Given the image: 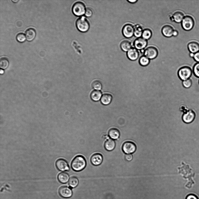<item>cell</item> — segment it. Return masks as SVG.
I'll use <instances>...</instances> for the list:
<instances>
[{"label":"cell","mask_w":199,"mask_h":199,"mask_svg":"<svg viewBox=\"0 0 199 199\" xmlns=\"http://www.w3.org/2000/svg\"><path fill=\"white\" fill-rule=\"evenodd\" d=\"M147 44V40L142 37L137 38L134 40L133 45L134 48L137 50H143Z\"/></svg>","instance_id":"obj_10"},{"label":"cell","mask_w":199,"mask_h":199,"mask_svg":"<svg viewBox=\"0 0 199 199\" xmlns=\"http://www.w3.org/2000/svg\"><path fill=\"white\" fill-rule=\"evenodd\" d=\"M68 175L65 172H62L60 173L58 176V179L59 181L62 183H65L67 182L69 179Z\"/></svg>","instance_id":"obj_22"},{"label":"cell","mask_w":199,"mask_h":199,"mask_svg":"<svg viewBox=\"0 0 199 199\" xmlns=\"http://www.w3.org/2000/svg\"><path fill=\"white\" fill-rule=\"evenodd\" d=\"M193 58L195 61L199 62V51L194 54Z\"/></svg>","instance_id":"obj_36"},{"label":"cell","mask_w":199,"mask_h":199,"mask_svg":"<svg viewBox=\"0 0 199 199\" xmlns=\"http://www.w3.org/2000/svg\"><path fill=\"white\" fill-rule=\"evenodd\" d=\"M134 36L137 38L140 37L142 36L143 30L140 25L137 24L134 27Z\"/></svg>","instance_id":"obj_25"},{"label":"cell","mask_w":199,"mask_h":199,"mask_svg":"<svg viewBox=\"0 0 199 199\" xmlns=\"http://www.w3.org/2000/svg\"><path fill=\"white\" fill-rule=\"evenodd\" d=\"M186 199H198V198L195 195L193 194H190L187 196Z\"/></svg>","instance_id":"obj_37"},{"label":"cell","mask_w":199,"mask_h":199,"mask_svg":"<svg viewBox=\"0 0 199 199\" xmlns=\"http://www.w3.org/2000/svg\"><path fill=\"white\" fill-rule=\"evenodd\" d=\"M195 116V112L192 110H189L183 114L182 119L184 123L189 124L194 121Z\"/></svg>","instance_id":"obj_8"},{"label":"cell","mask_w":199,"mask_h":199,"mask_svg":"<svg viewBox=\"0 0 199 199\" xmlns=\"http://www.w3.org/2000/svg\"><path fill=\"white\" fill-rule=\"evenodd\" d=\"M173 20L178 23L181 22L184 17L183 13L180 11H177L174 13L172 16Z\"/></svg>","instance_id":"obj_24"},{"label":"cell","mask_w":199,"mask_h":199,"mask_svg":"<svg viewBox=\"0 0 199 199\" xmlns=\"http://www.w3.org/2000/svg\"><path fill=\"white\" fill-rule=\"evenodd\" d=\"M191 68L187 66L180 68L178 71V75L179 79L184 81L189 79L192 74Z\"/></svg>","instance_id":"obj_3"},{"label":"cell","mask_w":199,"mask_h":199,"mask_svg":"<svg viewBox=\"0 0 199 199\" xmlns=\"http://www.w3.org/2000/svg\"></svg>","instance_id":"obj_43"},{"label":"cell","mask_w":199,"mask_h":199,"mask_svg":"<svg viewBox=\"0 0 199 199\" xmlns=\"http://www.w3.org/2000/svg\"><path fill=\"white\" fill-rule=\"evenodd\" d=\"M85 7L82 2L78 1L75 3L72 8V11L74 15L77 16H81L85 14Z\"/></svg>","instance_id":"obj_4"},{"label":"cell","mask_w":199,"mask_h":199,"mask_svg":"<svg viewBox=\"0 0 199 199\" xmlns=\"http://www.w3.org/2000/svg\"><path fill=\"white\" fill-rule=\"evenodd\" d=\"M178 34V32L176 30H174L173 33V36H176Z\"/></svg>","instance_id":"obj_38"},{"label":"cell","mask_w":199,"mask_h":199,"mask_svg":"<svg viewBox=\"0 0 199 199\" xmlns=\"http://www.w3.org/2000/svg\"><path fill=\"white\" fill-rule=\"evenodd\" d=\"M174 29L172 27L169 25L164 26L162 28L161 32L165 37L169 38L173 36Z\"/></svg>","instance_id":"obj_15"},{"label":"cell","mask_w":199,"mask_h":199,"mask_svg":"<svg viewBox=\"0 0 199 199\" xmlns=\"http://www.w3.org/2000/svg\"><path fill=\"white\" fill-rule=\"evenodd\" d=\"M92 86L95 90H100L102 88V85L101 82L98 80L94 81L92 84Z\"/></svg>","instance_id":"obj_30"},{"label":"cell","mask_w":199,"mask_h":199,"mask_svg":"<svg viewBox=\"0 0 199 199\" xmlns=\"http://www.w3.org/2000/svg\"><path fill=\"white\" fill-rule=\"evenodd\" d=\"M93 14V12L92 10L89 8H87L86 9V11L85 13V15L87 17H91Z\"/></svg>","instance_id":"obj_34"},{"label":"cell","mask_w":199,"mask_h":199,"mask_svg":"<svg viewBox=\"0 0 199 199\" xmlns=\"http://www.w3.org/2000/svg\"><path fill=\"white\" fill-rule=\"evenodd\" d=\"M193 72L195 75L199 78V62L196 63L193 68Z\"/></svg>","instance_id":"obj_32"},{"label":"cell","mask_w":199,"mask_h":199,"mask_svg":"<svg viewBox=\"0 0 199 199\" xmlns=\"http://www.w3.org/2000/svg\"><path fill=\"white\" fill-rule=\"evenodd\" d=\"M26 39L25 35L22 33H20L18 34L16 36V40L20 43L24 42Z\"/></svg>","instance_id":"obj_31"},{"label":"cell","mask_w":199,"mask_h":199,"mask_svg":"<svg viewBox=\"0 0 199 199\" xmlns=\"http://www.w3.org/2000/svg\"><path fill=\"white\" fill-rule=\"evenodd\" d=\"M86 161L82 156L79 155L75 156L71 163V166L72 169L76 172L81 171L86 167Z\"/></svg>","instance_id":"obj_1"},{"label":"cell","mask_w":199,"mask_h":199,"mask_svg":"<svg viewBox=\"0 0 199 199\" xmlns=\"http://www.w3.org/2000/svg\"><path fill=\"white\" fill-rule=\"evenodd\" d=\"M116 144L115 141L111 139L107 140L104 143V147L108 151H111L115 147Z\"/></svg>","instance_id":"obj_19"},{"label":"cell","mask_w":199,"mask_h":199,"mask_svg":"<svg viewBox=\"0 0 199 199\" xmlns=\"http://www.w3.org/2000/svg\"><path fill=\"white\" fill-rule=\"evenodd\" d=\"M144 55L150 59H155L157 57L158 52L157 49L153 46H149L145 50Z\"/></svg>","instance_id":"obj_7"},{"label":"cell","mask_w":199,"mask_h":199,"mask_svg":"<svg viewBox=\"0 0 199 199\" xmlns=\"http://www.w3.org/2000/svg\"><path fill=\"white\" fill-rule=\"evenodd\" d=\"M120 46L121 50L126 52H127L132 48L131 43L127 40L122 41L120 44Z\"/></svg>","instance_id":"obj_23"},{"label":"cell","mask_w":199,"mask_h":199,"mask_svg":"<svg viewBox=\"0 0 199 199\" xmlns=\"http://www.w3.org/2000/svg\"><path fill=\"white\" fill-rule=\"evenodd\" d=\"M56 165L57 169L61 171H68L69 170V166L67 162L63 159H58L56 162Z\"/></svg>","instance_id":"obj_11"},{"label":"cell","mask_w":199,"mask_h":199,"mask_svg":"<svg viewBox=\"0 0 199 199\" xmlns=\"http://www.w3.org/2000/svg\"><path fill=\"white\" fill-rule=\"evenodd\" d=\"M112 99L111 95L108 94H105L103 95L101 98V103L103 105H106L109 104Z\"/></svg>","instance_id":"obj_20"},{"label":"cell","mask_w":199,"mask_h":199,"mask_svg":"<svg viewBox=\"0 0 199 199\" xmlns=\"http://www.w3.org/2000/svg\"><path fill=\"white\" fill-rule=\"evenodd\" d=\"M194 25V20L192 17L189 15L185 16L181 22L182 28L186 31L191 30Z\"/></svg>","instance_id":"obj_5"},{"label":"cell","mask_w":199,"mask_h":199,"mask_svg":"<svg viewBox=\"0 0 199 199\" xmlns=\"http://www.w3.org/2000/svg\"><path fill=\"white\" fill-rule=\"evenodd\" d=\"M152 35V32L151 30L146 29L143 30L142 36V38L147 40L151 38Z\"/></svg>","instance_id":"obj_27"},{"label":"cell","mask_w":199,"mask_h":199,"mask_svg":"<svg viewBox=\"0 0 199 199\" xmlns=\"http://www.w3.org/2000/svg\"><path fill=\"white\" fill-rule=\"evenodd\" d=\"M12 1L13 2H16L18 1V0H12Z\"/></svg>","instance_id":"obj_42"},{"label":"cell","mask_w":199,"mask_h":199,"mask_svg":"<svg viewBox=\"0 0 199 199\" xmlns=\"http://www.w3.org/2000/svg\"><path fill=\"white\" fill-rule=\"evenodd\" d=\"M108 135L111 139L113 140H116L119 138L120 133L118 129L116 128H112L109 130Z\"/></svg>","instance_id":"obj_18"},{"label":"cell","mask_w":199,"mask_h":199,"mask_svg":"<svg viewBox=\"0 0 199 199\" xmlns=\"http://www.w3.org/2000/svg\"><path fill=\"white\" fill-rule=\"evenodd\" d=\"M183 86L185 88H190L192 84V81L191 79H188L183 81L182 82Z\"/></svg>","instance_id":"obj_33"},{"label":"cell","mask_w":199,"mask_h":199,"mask_svg":"<svg viewBox=\"0 0 199 199\" xmlns=\"http://www.w3.org/2000/svg\"><path fill=\"white\" fill-rule=\"evenodd\" d=\"M4 71L2 69H0V73L1 74H3L4 73Z\"/></svg>","instance_id":"obj_41"},{"label":"cell","mask_w":199,"mask_h":199,"mask_svg":"<svg viewBox=\"0 0 199 199\" xmlns=\"http://www.w3.org/2000/svg\"><path fill=\"white\" fill-rule=\"evenodd\" d=\"M125 158L127 161H131L133 159V156L132 154H126L125 156Z\"/></svg>","instance_id":"obj_35"},{"label":"cell","mask_w":199,"mask_h":199,"mask_svg":"<svg viewBox=\"0 0 199 199\" xmlns=\"http://www.w3.org/2000/svg\"><path fill=\"white\" fill-rule=\"evenodd\" d=\"M194 54L192 53H190L189 54V56L191 57H193L194 55Z\"/></svg>","instance_id":"obj_40"},{"label":"cell","mask_w":199,"mask_h":199,"mask_svg":"<svg viewBox=\"0 0 199 199\" xmlns=\"http://www.w3.org/2000/svg\"><path fill=\"white\" fill-rule=\"evenodd\" d=\"M36 34V31L34 29L32 28L28 29L25 32L26 39L29 41L33 40L35 38Z\"/></svg>","instance_id":"obj_16"},{"label":"cell","mask_w":199,"mask_h":199,"mask_svg":"<svg viewBox=\"0 0 199 199\" xmlns=\"http://www.w3.org/2000/svg\"><path fill=\"white\" fill-rule=\"evenodd\" d=\"M78 29L82 32H86L89 29L90 27L89 23L84 17H81L77 20L76 23Z\"/></svg>","instance_id":"obj_2"},{"label":"cell","mask_w":199,"mask_h":199,"mask_svg":"<svg viewBox=\"0 0 199 199\" xmlns=\"http://www.w3.org/2000/svg\"><path fill=\"white\" fill-rule=\"evenodd\" d=\"M9 65V61L8 59L5 57H2L0 59V67L2 69L7 68Z\"/></svg>","instance_id":"obj_29"},{"label":"cell","mask_w":199,"mask_h":199,"mask_svg":"<svg viewBox=\"0 0 199 199\" xmlns=\"http://www.w3.org/2000/svg\"><path fill=\"white\" fill-rule=\"evenodd\" d=\"M79 183V180L76 177H73L69 179L68 184L69 186L72 188L76 187Z\"/></svg>","instance_id":"obj_28"},{"label":"cell","mask_w":199,"mask_h":199,"mask_svg":"<svg viewBox=\"0 0 199 199\" xmlns=\"http://www.w3.org/2000/svg\"><path fill=\"white\" fill-rule=\"evenodd\" d=\"M150 62V59L145 55L141 56L139 60V63L142 66H146Z\"/></svg>","instance_id":"obj_26"},{"label":"cell","mask_w":199,"mask_h":199,"mask_svg":"<svg viewBox=\"0 0 199 199\" xmlns=\"http://www.w3.org/2000/svg\"><path fill=\"white\" fill-rule=\"evenodd\" d=\"M134 27L132 25L130 24H126L123 28V35L126 38H131L134 35Z\"/></svg>","instance_id":"obj_9"},{"label":"cell","mask_w":199,"mask_h":199,"mask_svg":"<svg viewBox=\"0 0 199 199\" xmlns=\"http://www.w3.org/2000/svg\"><path fill=\"white\" fill-rule=\"evenodd\" d=\"M127 1L132 3H134L138 1L137 0H127Z\"/></svg>","instance_id":"obj_39"},{"label":"cell","mask_w":199,"mask_h":199,"mask_svg":"<svg viewBox=\"0 0 199 199\" xmlns=\"http://www.w3.org/2000/svg\"><path fill=\"white\" fill-rule=\"evenodd\" d=\"M123 152L126 154H131L134 152L136 147L134 143L131 141L125 142L122 146Z\"/></svg>","instance_id":"obj_6"},{"label":"cell","mask_w":199,"mask_h":199,"mask_svg":"<svg viewBox=\"0 0 199 199\" xmlns=\"http://www.w3.org/2000/svg\"><path fill=\"white\" fill-rule=\"evenodd\" d=\"M102 93L98 90H94L92 91L90 94V97L93 101H98L101 97Z\"/></svg>","instance_id":"obj_21"},{"label":"cell","mask_w":199,"mask_h":199,"mask_svg":"<svg viewBox=\"0 0 199 199\" xmlns=\"http://www.w3.org/2000/svg\"><path fill=\"white\" fill-rule=\"evenodd\" d=\"M139 56L138 51L135 48H132L127 52V56L131 61H134L138 59Z\"/></svg>","instance_id":"obj_13"},{"label":"cell","mask_w":199,"mask_h":199,"mask_svg":"<svg viewBox=\"0 0 199 199\" xmlns=\"http://www.w3.org/2000/svg\"><path fill=\"white\" fill-rule=\"evenodd\" d=\"M187 47L191 53L195 54L199 51V44L196 42H190L188 45Z\"/></svg>","instance_id":"obj_17"},{"label":"cell","mask_w":199,"mask_h":199,"mask_svg":"<svg viewBox=\"0 0 199 199\" xmlns=\"http://www.w3.org/2000/svg\"><path fill=\"white\" fill-rule=\"evenodd\" d=\"M60 195L64 198H69L72 195L71 189L67 186H62L61 187L59 191Z\"/></svg>","instance_id":"obj_12"},{"label":"cell","mask_w":199,"mask_h":199,"mask_svg":"<svg viewBox=\"0 0 199 199\" xmlns=\"http://www.w3.org/2000/svg\"><path fill=\"white\" fill-rule=\"evenodd\" d=\"M103 161V156L100 153H95L91 157L90 161L91 163L94 165L98 166L100 165Z\"/></svg>","instance_id":"obj_14"}]
</instances>
